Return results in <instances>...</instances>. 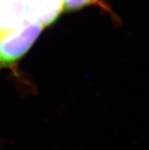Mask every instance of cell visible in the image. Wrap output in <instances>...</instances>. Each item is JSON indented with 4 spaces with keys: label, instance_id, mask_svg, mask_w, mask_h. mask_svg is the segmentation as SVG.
Here are the masks:
<instances>
[{
    "label": "cell",
    "instance_id": "3957f363",
    "mask_svg": "<svg viewBox=\"0 0 149 150\" xmlns=\"http://www.w3.org/2000/svg\"><path fill=\"white\" fill-rule=\"evenodd\" d=\"M30 17L44 27L56 21L62 11V0H26Z\"/></svg>",
    "mask_w": 149,
    "mask_h": 150
},
{
    "label": "cell",
    "instance_id": "277c9868",
    "mask_svg": "<svg viewBox=\"0 0 149 150\" xmlns=\"http://www.w3.org/2000/svg\"><path fill=\"white\" fill-rule=\"evenodd\" d=\"M96 0H62V11L69 12L80 10L94 3Z\"/></svg>",
    "mask_w": 149,
    "mask_h": 150
},
{
    "label": "cell",
    "instance_id": "6da1fadb",
    "mask_svg": "<svg viewBox=\"0 0 149 150\" xmlns=\"http://www.w3.org/2000/svg\"><path fill=\"white\" fill-rule=\"evenodd\" d=\"M44 26L28 17L14 28L0 32V68L18 61L34 44Z\"/></svg>",
    "mask_w": 149,
    "mask_h": 150
},
{
    "label": "cell",
    "instance_id": "7a4b0ae2",
    "mask_svg": "<svg viewBox=\"0 0 149 150\" xmlns=\"http://www.w3.org/2000/svg\"><path fill=\"white\" fill-rule=\"evenodd\" d=\"M28 17L26 0H0V32L18 26Z\"/></svg>",
    "mask_w": 149,
    "mask_h": 150
}]
</instances>
